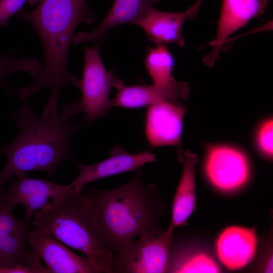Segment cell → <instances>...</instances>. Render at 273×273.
I'll use <instances>...</instances> for the list:
<instances>
[{
  "label": "cell",
  "instance_id": "cell-3",
  "mask_svg": "<svg viewBox=\"0 0 273 273\" xmlns=\"http://www.w3.org/2000/svg\"><path fill=\"white\" fill-rule=\"evenodd\" d=\"M142 168L130 181L118 188L86 189L99 234L112 254L135 238L163 233L159 220L164 204L158 189L145 181Z\"/></svg>",
  "mask_w": 273,
  "mask_h": 273
},
{
  "label": "cell",
  "instance_id": "cell-24",
  "mask_svg": "<svg viewBox=\"0 0 273 273\" xmlns=\"http://www.w3.org/2000/svg\"><path fill=\"white\" fill-rule=\"evenodd\" d=\"M151 1H152V3H154L158 2L159 0H151Z\"/></svg>",
  "mask_w": 273,
  "mask_h": 273
},
{
  "label": "cell",
  "instance_id": "cell-10",
  "mask_svg": "<svg viewBox=\"0 0 273 273\" xmlns=\"http://www.w3.org/2000/svg\"><path fill=\"white\" fill-rule=\"evenodd\" d=\"M186 111L185 107L171 101L148 106L144 119L148 145L154 148L180 145Z\"/></svg>",
  "mask_w": 273,
  "mask_h": 273
},
{
  "label": "cell",
  "instance_id": "cell-20",
  "mask_svg": "<svg viewBox=\"0 0 273 273\" xmlns=\"http://www.w3.org/2000/svg\"><path fill=\"white\" fill-rule=\"evenodd\" d=\"M17 50L4 54L0 52V86L10 89L8 79L13 73L24 72L28 73L34 80L39 73L41 66L39 61L33 57H20ZM10 93L11 90L10 89Z\"/></svg>",
  "mask_w": 273,
  "mask_h": 273
},
{
  "label": "cell",
  "instance_id": "cell-19",
  "mask_svg": "<svg viewBox=\"0 0 273 273\" xmlns=\"http://www.w3.org/2000/svg\"><path fill=\"white\" fill-rule=\"evenodd\" d=\"M145 65L154 85L168 86L176 81L172 75L174 59L164 44L149 49Z\"/></svg>",
  "mask_w": 273,
  "mask_h": 273
},
{
  "label": "cell",
  "instance_id": "cell-16",
  "mask_svg": "<svg viewBox=\"0 0 273 273\" xmlns=\"http://www.w3.org/2000/svg\"><path fill=\"white\" fill-rule=\"evenodd\" d=\"M257 243L254 229L231 226L219 235L216 242V251L225 267L230 270H238L253 259Z\"/></svg>",
  "mask_w": 273,
  "mask_h": 273
},
{
  "label": "cell",
  "instance_id": "cell-21",
  "mask_svg": "<svg viewBox=\"0 0 273 273\" xmlns=\"http://www.w3.org/2000/svg\"><path fill=\"white\" fill-rule=\"evenodd\" d=\"M219 267L209 255L199 253L188 258L168 262L167 271L173 272H218Z\"/></svg>",
  "mask_w": 273,
  "mask_h": 273
},
{
  "label": "cell",
  "instance_id": "cell-6",
  "mask_svg": "<svg viewBox=\"0 0 273 273\" xmlns=\"http://www.w3.org/2000/svg\"><path fill=\"white\" fill-rule=\"evenodd\" d=\"M99 48L95 45L83 51L84 63L79 87L81 98L77 102L83 119L89 123L105 116L112 108L110 93L117 80L104 65Z\"/></svg>",
  "mask_w": 273,
  "mask_h": 273
},
{
  "label": "cell",
  "instance_id": "cell-9",
  "mask_svg": "<svg viewBox=\"0 0 273 273\" xmlns=\"http://www.w3.org/2000/svg\"><path fill=\"white\" fill-rule=\"evenodd\" d=\"M16 180L10 179L9 186L4 191L7 204L12 209L18 204L25 208L24 218L30 221L34 213L46 205L69 192V185H62L47 179L29 178L26 173H19Z\"/></svg>",
  "mask_w": 273,
  "mask_h": 273
},
{
  "label": "cell",
  "instance_id": "cell-7",
  "mask_svg": "<svg viewBox=\"0 0 273 273\" xmlns=\"http://www.w3.org/2000/svg\"><path fill=\"white\" fill-rule=\"evenodd\" d=\"M204 168L209 181L223 191H231L242 186L250 175L246 154L242 149L230 145L207 146Z\"/></svg>",
  "mask_w": 273,
  "mask_h": 273
},
{
  "label": "cell",
  "instance_id": "cell-15",
  "mask_svg": "<svg viewBox=\"0 0 273 273\" xmlns=\"http://www.w3.org/2000/svg\"><path fill=\"white\" fill-rule=\"evenodd\" d=\"M118 92L111 100L112 107L139 109L162 101L175 102L186 99L190 93V86L185 82L176 81L168 86H127L119 79L114 85Z\"/></svg>",
  "mask_w": 273,
  "mask_h": 273
},
{
  "label": "cell",
  "instance_id": "cell-12",
  "mask_svg": "<svg viewBox=\"0 0 273 273\" xmlns=\"http://www.w3.org/2000/svg\"><path fill=\"white\" fill-rule=\"evenodd\" d=\"M156 160L155 154L149 151L132 154L115 146L111 150L109 158L98 163L85 165L76 162L79 173L69 185L74 191L82 192L83 187L89 183L138 170L147 163Z\"/></svg>",
  "mask_w": 273,
  "mask_h": 273
},
{
  "label": "cell",
  "instance_id": "cell-1",
  "mask_svg": "<svg viewBox=\"0 0 273 273\" xmlns=\"http://www.w3.org/2000/svg\"><path fill=\"white\" fill-rule=\"evenodd\" d=\"M77 101L64 105L59 112L37 115L30 98L22 101L11 117L20 129L10 144L0 149L6 163L0 170V186L13 176L32 171L53 175L59 166L73 160L70 142L72 136L86 122L84 119L71 121L80 113Z\"/></svg>",
  "mask_w": 273,
  "mask_h": 273
},
{
  "label": "cell",
  "instance_id": "cell-22",
  "mask_svg": "<svg viewBox=\"0 0 273 273\" xmlns=\"http://www.w3.org/2000/svg\"><path fill=\"white\" fill-rule=\"evenodd\" d=\"M272 119L269 118L263 121L258 126L255 133L256 146L263 155L272 157Z\"/></svg>",
  "mask_w": 273,
  "mask_h": 273
},
{
  "label": "cell",
  "instance_id": "cell-17",
  "mask_svg": "<svg viewBox=\"0 0 273 273\" xmlns=\"http://www.w3.org/2000/svg\"><path fill=\"white\" fill-rule=\"evenodd\" d=\"M178 161L183 165V172L174 197L169 225L174 229L186 225L195 209V167L198 159L196 154L189 151H179Z\"/></svg>",
  "mask_w": 273,
  "mask_h": 273
},
{
  "label": "cell",
  "instance_id": "cell-18",
  "mask_svg": "<svg viewBox=\"0 0 273 273\" xmlns=\"http://www.w3.org/2000/svg\"><path fill=\"white\" fill-rule=\"evenodd\" d=\"M151 0H115L111 8L100 24L88 32H79L72 42L78 44L99 40L109 30L119 25L134 24L152 7Z\"/></svg>",
  "mask_w": 273,
  "mask_h": 273
},
{
  "label": "cell",
  "instance_id": "cell-14",
  "mask_svg": "<svg viewBox=\"0 0 273 273\" xmlns=\"http://www.w3.org/2000/svg\"><path fill=\"white\" fill-rule=\"evenodd\" d=\"M202 0H197L185 11L167 12L152 7L148 13L133 24L141 27L148 39L156 45L175 43L183 47L185 40L181 33L187 19L196 15Z\"/></svg>",
  "mask_w": 273,
  "mask_h": 273
},
{
  "label": "cell",
  "instance_id": "cell-13",
  "mask_svg": "<svg viewBox=\"0 0 273 273\" xmlns=\"http://www.w3.org/2000/svg\"><path fill=\"white\" fill-rule=\"evenodd\" d=\"M267 5V0H222L216 36L209 43L212 50L203 59L206 65L212 66L229 36L252 18L262 15Z\"/></svg>",
  "mask_w": 273,
  "mask_h": 273
},
{
  "label": "cell",
  "instance_id": "cell-2",
  "mask_svg": "<svg viewBox=\"0 0 273 273\" xmlns=\"http://www.w3.org/2000/svg\"><path fill=\"white\" fill-rule=\"evenodd\" d=\"M35 29L41 40L44 61L32 82L15 89L23 101L48 88L50 95L43 111H58L62 89L67 84L79 88L80 80L71 74L68 66L69 52L74 32L80 24L95 20L87 0H40L34 10L21 9L15 15Z\"/></svg>",
  "mask_w": 273,
  "mask_h": 273
},
{
  "label": "cell",
  "instance_id": "cell-11",
  "mask_svg": "<svg viewBox=\"0 0 273 273\" xmlns=\"http://www.w3.org/2000/svg\"><path fill=\"white\" fill-rule=\"evenodd\" d=\"M31 250L44 262L48 273H96L85 257L77 255L66 245L36 229L29 231Z\"/></svg>",
  "mask_w": 273,
  "mask_h": 273
},
{
  "label": "cell",
  "instance_id": "cell-25",
  "mask_svg": "<svg viewBox=\"0 0 273 273\" xmlns=\"http://www.w3.org/2000/svg\"><path fill=\"white\" fill-rule=\"evenodd\" d=\"M2 188H4V187H1V186H0V190H1V189H2Z\"/></svg>",
  "mask_w": 273,
  "mask_h": 273
},
{
  "label": "cell",
  "instance_id": "cell-23",
  "mask_svg": "<svg viewBox=\"0 0 273 273\" xmlns=\"http://www.w3.org/2000/svg\"><path fill=\"white\" fill-rule=\"evenodd\" d=\"M40 0H0V25L7 26L9 19L22 9L26 2L29 6H35Z\"/></svg>",
  "mask_w": 273,
  "mask_h": 273
},
{
  "label": "cell",
  "instance_id": "cell-4",
  "mask_svg": "<svg viewBox=\"0 0 273 273\" xmlns=\"http://www.w3.org/2000/svg\"><path fill=\"white\" fill-rule=\"evenodd\" d=\"M35 229L85 255L96 273H112L113 254L97 227L92 200L71 190L34 214Z\"/></svg>",
  "mask_w": 273,
  "mask_h": 273
},
{
  "label": "cell",
  "instance_id": "cell-8",
  "mask_svg": "<svg viewBox=\"0 0 273 273\" xmlns=\"http://www.w3.org/2000/svg\"><path fill=\"white\" fill-rule=\"evenodd\" d=\"M0 190V272L19 265L31 266L29 251L25 245L30 221L18 218L12 212Z\"/></svg>",
  "mask_w": 273,
  "mask_h": 273
},
{
  "label": "cell",
  "instance_id": "cell-5",
  "mask_svg": "<svg viewBox=\"0 0 273 273\" xmlns=\"http://www.w3.org/2000/svg\"><path fill=\"white\" fill-rule=\"evenodd\" d=\"M174 228L133 240L113 254L112 273L167 272Z\"/></svg>",
  "mask_w": 273,
  "mask_h": 273
}]
</instances>
